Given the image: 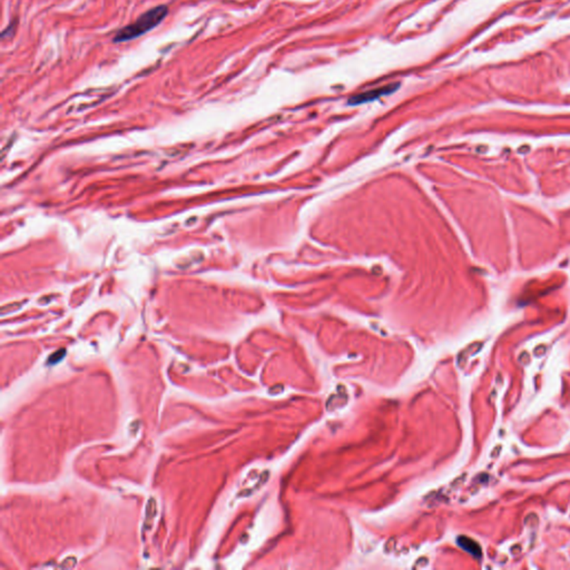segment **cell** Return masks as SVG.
Masks as SVG:
<instances>
[{
  "label": "cell",
  "instance_id": "1",
  "mask_svg": "<svg viewBox=\"0 0 570 570\" xmlns=\"http://www.w3.org/2000/svg\"><path fill=\"white\" fill-rule=\"evenodd\" d=\"M167 15L169 7L166 5H159L154 8L148 9L136 20L121 28L114 36L113 42L119 44L136 40L150 30H154L156 26H159L162 21L166 18Z\"/></svg>",
  "mask_w": 570,
  "mask_h": 570
},
{
  "label": "cell",
  "instance_id": "2",
  "mask_svg": "<svg viewBox=\"0 0 570 570\" xmlns=\"http://www.w3.org/2000/svg\"><path fill=\"white\" fill-rule=\"evenodd\" d=\"M396 87H398V85H391V86H386V87L379 88V90H371V92H365V94H361V95L356 96V97L352 98L351 101H350V104H354V105H356V104L373 101L375 98H379L380 96L387 95V94L394 92Z\"/></svg>",
  "mask_w": 570,
  "mask_h": 570
},
{
  "label": "cell",
  "instance_id": "3",
  "mask_svg": "<svg viewBox=\"0 0 570 570\" xmlns=\"http://www.w3.org/2000/svg\"><path fill=\"white\" fill-rule=\"evenodd\" d=\"M458 542H459L460 546H461L466 552L473 554L475 557H481L480 546H479L477 542H475V541L467 538V537H460V538L458 539Z\"/></svg>",
  "mask_w": 570,
  "mask_h": 570
}]
</instances>
